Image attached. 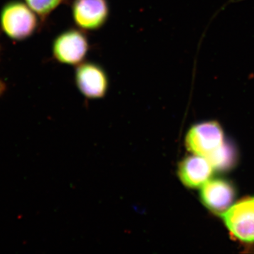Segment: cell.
Masks as SVG:
<instances>
[{
	"instance_id": "cell-1",
	"label": "cell",
	"mask_w": 254,
	"mask_h": 254,
	"mask_svg": "<svg viewBox=\"0 0 254 254\" xmlns=\"http://www.w3.org/2000/svg\"><path fill=\"white\" fill-rule=\"evenodd\" d=\"M228 145L221 125L216 121L195 124L187 131L185 145L191 154L213 160Z\"/></svg>"
},
{
	"instance_id": "cell-2",
	"label": "cell",
	"mask_w": 254,
	"mask_h": 254,
	"mask_svg": "<svg viewBox=\"0 0 254 254\" xmlns=\"http://www.w3.org/2000/svg\"><path fill=\"white\" fill-rule=\"evenodd\" d=\"M220 218L232 240L254 245V195L235 202Z\"/></svg>"
},
{
	"instance_id": "cell-3",
	"label": "cell",
	"mask_w": 254,
	"mask_h": 254,
	"mask_svg": "<svg viewBox=\"0 0 254 254\" xmlns=\"http://www.w3.org/2000/svg\"><path fill=\"white\" fill-rule=\"evenodd\" d=\"M36 15L26 3L10 1L4 5L0 13L1 29L14 41L27 39L38 28Z\"/></svg>"
},
{
	"instance_id": "cell-4",
	"label": "cell",
	"mask_w": 254,
	"mask_h": 254,
	"mask_svg": "<svg viewBox=\"0 0 254 254\" xmlns=\"http://www.w3.org/2000/svg\"><path fill=\"white\" fill-rule=\"evenodd\" d=\"M88 50L89 43L86 35L75 28L63 32L53 42V57L64 64H80L86 58Z\"/></svg>"
},
{
	"instance_id": "cell-5",
	"label": "cell",
	"mask_w": 254,
	"mask_h": 254,
	"mask_svg": "<svg viewBox=\"0 0 254 254\" xmlns=\"http://www.w3.org/2000/svg\"><path fill=\"white\" fill-rule=\"evenodd\" d=\"M199 190L202 204L209 211L219 216L235 202L236 189L231 182L225 179H210Z\"/></svg>"
},
{
	"instance_id": "cell-6",
	"label": "cell",
	"mask_w": 254,
	"mask_h": 254,
	"mask_svg": "<svg viewBox=\"0 0 254 254\" xmlns=\"http://www.w3.org/2000/svg\"><path fill=\"white\" fill-rule=\"evenodd\" d=\"M75 83L81 94L89 99L103 98L108 92L109 79L104 68L93 63L78 65L75 71Z\"/></svg>"
},
{
	"instance_id": "cell-7",
	"label": "cell",
	"mask_w": 254,
	"mask_h": 254,
	"mask_svg": "<svg viewBox=\"0 0 254 254\" xmlns=\"http://www.w3.org/2000/svg\"><path fill=\"white\" fill-rule=\"evenodd\" d=\"M109 13L107 0H73L71 6L73 21L85 31H95L103 27Z\"/></svg>"
},
{
	"instance_id": "cell-8",
	"label": "cell",
	"mask_w": 254,
	"mask_h": 254,
	"mask_svg": "<svg viewBox=\"0 0 254 254\" xmlns=\"http://www.w3.org/2000/svg\"><path fill=\"white\" fill-rule=\"evenodd\" d=\"M213 165L208 160L199 155L192 154L182 159L177 167V176L184 186L197 190L212 178Z\"/></svg>"
},
{
	"instance_id": "cell-9",
	"label": "cell",
	"mask_w": 254,
	"mask_h": 254,
	"mask_svg": "<svg viewBox=\"0 0 254 254\" xmlns=\"http://www.w3.org/2000/svg\"><path fill=\"white\" fill-rule=\"evenodd\" d=\"M25 3L41 18L47 17L61 4L63 0H24Z\"/></svg>"
},
{
	"instance_id": "cell-10",
	"label": "cell",
	"mask_w": 254,
	"mask_h": 254,
	"mask_svg": "<svg viewBox=\"0 0 254 254\" xmlns=\"http://www.w3.org/2000/svg\"><path fill=\"white\" fill-rule=\"evenodd\" d=\"M6 86L4 82L0 80V97L4 94L5 91H6Z\"/></svg>"
}]
</instances>
